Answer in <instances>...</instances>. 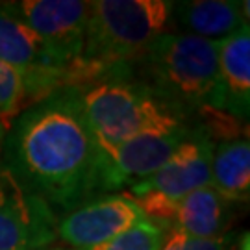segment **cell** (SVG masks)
I'll return each mask as SVG.
<instances>
[{
	"mask_svg": "<svg viewBox=\"0 0 250 250\" xmlns=\"http://www.w3.org/2000/svg\"><path fill=\"white\" fill-rule=\"evenodd\" d=\"M0 165L50 208L71 211L109 191L107 158L74 87L54 91L19 113L8 126Z\"/></svg>",
	"mask_w": 250,
	"mask_h": 250,
	"instance_id": "cell-1",
	"label": "cell"
},
{
	"mask_svg": "<svg viewBox=\"0 0 250 250\" xmlns=\"http://www.w3.org/2000/svg\"><path fill=\"white\" fill-rule=\"evenodd\" d=\"M132 71L188 119L200 107L217 104V41L180 32L163 34L132 65Z\"/></svg>",
	"mask_w": 250,
	"mask_h": 250,
	"instance_id": "cell-2",
	"label": "cell"
},
{
	"mask_svg": "<svg viewBox=\"0 0 250 250\" xmlns=\"http://www.w3.org/2000/svg\"><path fill=\"white\" fill-rule=\"evenodd\" d=\"M78 91L91 132L106 158L126 139L150 126L189 121L139 80L132 65L115 67Z\"/></svg>",
	"mask_w": 250,
	"mask_h": 250,
	"instance_id": "cell-3",
	"label": "cell"
},
{
	"mask_svg": "<svg viewBox=\"0 0 250 250\" xmlns=\"http://www.w3.org/2000/svg\"><path fill=\"white\" fill-rule=\"evenodd\" d=\"M172 30V2L99 0L89 2V21L80 60L106 76L134 65L145 50Z\"/></svg>",
	"mask_w": 250,
	"mask_h": 250,
	"instance_id": "cell-4",
	"label": "cell"
},
{
	"mask_svg": "<svg viewBox=\"0 0 250 250\" xmlns=\"http://www.w3.org/2000/svg\"><path fill=\"white\" fill-rule=\"evenodd\" d=\"M4 6L36 32L56 65L67 67L82 56L89 21V2L22 0Z\"/></svg>",
	"mask_w": 250,
	"mask_h": 250,
	"instance_id": "cell-5",
	"label": "cell"
},
{
	"mask_svg": "<svg viewBox=\"0 0 250 250\" xmlns=\"http://www.w3.org/2000/svg\"><path fill=\"white\" fill-rule=\"evenodd\" d=\"M0 62L22 78L24 102L34 104L67 87V67L56 65L36 32L8 11L4 4H0Z\"/></svg>",
	"mask_w": 250,
	"mask_h": 250,
	"instance_id": "cell-6",
	"label": "cell"
},
{
	"mask_svg": "<svg viewBox=\"0 0 250 250\" xmlns=\"http://www.w3.org/2000/svg\"><path fill=\"white\" fill-rule=\"evenodd\" d=\"M56 215L0 165V250H41L56 239Z\"/></svg>",
	"mask_w": 250,
	"mask_h": 250,
	"instance_id": "cell-7",
	"label": "cell"
},
{
	"mask_svg": "<svg viewBox=\"0 0 250 250\" xmlns=\"http://www.w3.org/2000/svg\"><path fill=\"white\" fill-rule=\"evenodd\" d=\"M191 132L189 121H170L146 128L121 143L107 156V188L134 186L160 169Z\"/></svg>",
	"mask_w": 250,
	"mask_h": 250,
	"instance_id": "cell-8",
	"label": "cell"
},
{
	"mask_svg": "<svg viewBox=\"0 0 250 250\" xmlns=\"http://www.w3.org/2000/svg\"><path fill=\"white\" fill-rule=\"evenodd\" d=\"M143 213L128 193L93 198L58 221L56 235L74 250H87L111 241L126 228L141 221Z\"/></svg>",
	"mask_w": 250,
	"mask_h": 250,
	"instance_id": "cell-9",
	"label": "cell"
},
{
	"mask_svg": "<svg viewBox=\"0 0 250 250\" xmlns=\"http://www.w3.org/2000/svg\"><path fill=\"white\" fill-rule=\"evenodd\" d=\"M213 143L206 134L191 125L189 135L176 146L169 160L148 178L130 188V193L154 191L178 202L191 191L211 186V156Z\"/></svg>",
	"mask_w": 250,
	"mask_h": 250,
	"instance_id": "cell-10",
	"label": "cell"
},
{
	"mask_svg": "<svg viewBox=\"0 0 250 250\" xmlns=\"http://www.w3.org/2000/svg\"><path fill=\"white\" fill-rule=\"evenodd\" d=\"M219 56V91L217 109L239 121H247L250 111V32L241 28L233 36L217 41Z\"/></svg>",
	"mask_w": 250,
	"mask_h": 250,
	"instance_id": "cell-11",
	"label": "cell"
},
{
	"mask_svg": "<svg viewBox=\"0 0 250 250\" xmlns=\"http://www.w3.org/2000/svg\"><path fill=\"white\" fill-rule=\"evenodd\" d=\"M249 26V2L188 0L172 2V28L180 34L221 41Z\"/></svg>",
	"mask_w": 250,
	"mask_h": 250,
	"instance_id": "cell-12",
	"label": "cell"
},
{
	"mask_svg": "<svg viewBox=\"0 0 250 250\" xmlns=\"http://www.w3.org/2000/svg\"><path fill=\"white\" fill-rule=\"evenodd\" d=\"M230 217V204L211 186H206L180 198L170 228L200 239H213L226 235Z\"/></svg>",
	"mask_w": 250,
	"mask_h": 250,
	"instance_id": "cell-13",
	"label": "cell"
},
{
	"mask_svg": "<svg viewBox=\"0 0 250 250\" xmlns=\"http://www.w3.org/2000/svg\"><path fill=\"white\" fill-rule=\"evenodd\" d=\"M211 188L230 204L247 202L250 197L249 137L223 141L211 156Z\"/></svg>",
	"mask_w": 250,
	"mask_h": 250,
	"instance_id": "cell-14",
	"label": "cell"
},
{
	"mask_svg": "<svg viewBox=\"0 0 250 250\" xmlns=\"http://www.w3.org/2000/svg\"><path fill=\"white\" fill-rule=\"evenodd\" d=\"M163 235L165 228L143 217L141 221L126 228L125 232L119 233L111 241L87 250H160Z\"/></svg>",
	"mask_w": 250,
	"mask_h": 250,
	"instance_id": "cell-15",
	"label": "cell"
},
{
	"mask_svg": "<svg viewBox=\"0 0 250 250\" xmlns=\"http://www.w3.org/2000/svg\"><path fill=\"white\" fill-rule=\"evenodd\" d=\"M230 247H232V237L228 233L213 239H200L188 235L178 228H169L165 230L160 250H230Z\"/></svg>",
	"mask_w": 250,
	"mask_h": 250,
	"instance_id": "cell-16",
	"label": "cell"
},
{
	"mask_svg": "<svg viewBox=\"0 0 250 250\" xmlns=\"http://www.w3.org/2000/svg\"><path fill=\"white\" fill-rule=\"evenodd\" d=\"M24 106V83L17 71L0 62V117L15 113Z\"/></svg>",
	"mask_w": 250,
	"mask_h": 250,
	"instance_id": "cell-17",
	"label": "cell"
},
{
	"mask_svg": "<svg viewBox=\"0 0 250 250\" xmlns=\"http://www.w3.org/2000/svg\"><path fill=\"white\" fill-rule=\"evenodd\" d=\"M6 132H8V123H6V121L0 117V154H2V143H4Z\"/></svg>",
	"mask_w": 250,
	"mask_h": 250,
	"instance_id": "cell-18",
	"label": "cell"
},
{
	"mask_svg": "<svg viewBox=\"0 0 250 250\" xmlns=\"http://www.w3.org/2000/svg\"><path fill=\"white\" fill-rule=\"evenodd\" d=\"M239 250H250L249 247V233H245L241 239V247H239Z\"/></svg>",
	"mask_w": 250,
	"mask_h": 250,
	"instance_id": "cell-19",
	"label": "cell"
}]
</instances>
